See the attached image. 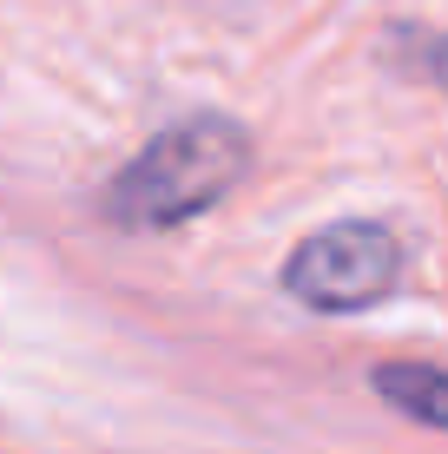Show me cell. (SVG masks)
Wrapping results in <instances>:
<instances>
[{
	"mask_svg": "<svg viewBox=\"0 0 448 454\" xmlns=\"http://www.w3.org/2000/svg\"><path fill=\"white\" fill-rule=\"evenodd\" d=\"M257 159L251 125L231 113H192L165 125L152 145H138L99 192V217L113 231H178L211 205H224Z\"/></svg>",
	"mask_w": 448,
	"mask_h": 454,
	"instance_id": "6da1fadb",
	"label": "cell"
},
{
	"mask_svg": "<svg viewBox=\"0 0 448 454\" xmlns=\"http://www.w3.org/2000/svg\"><path fill=\"white\" fill-rule=\"evenodd\" d=\"M403 263H409V244L396 224L343 217V224L310 231L284 257V296H297L317 317H357V309H376L403 284Z\"/></svg>",
	"mask_w": 448,
	"mask_h": 454,
	"instance_id": "7a4b0ae2",
	"label": "cell"
},
{
	"mask_svg": "<svg viewBox=\"0 0 448 454\" xmlns=\"http://www.w3.org/2000/svg\"><path fill=\"white\" fill-rule=\"evenodd\" d=\"M369 388H376V402H389L396 415L448 434V369L442 363H376L369 369Z\"/></svg>",
	"mask_w": 448,
	"mask_h": 454,
	"instance_id": "3957f363",
	"label": "cell"
},
{
	"mask_svg": "<svg viewBox=\"0 0 448 454\" xmlns=\"http://www.w3.org/2000/svg\"><path fill=\"white\" fill-rule=\"evenodd\" d=\"M382 67L403 73V80H415V86L448 92V27L389 20V27H382Z\"/></svg>",
	"mask_w": 448,
	"mask_h": 454,
	"instance_id": "277c9868",
	"label": "cell"
}]
</instances>
